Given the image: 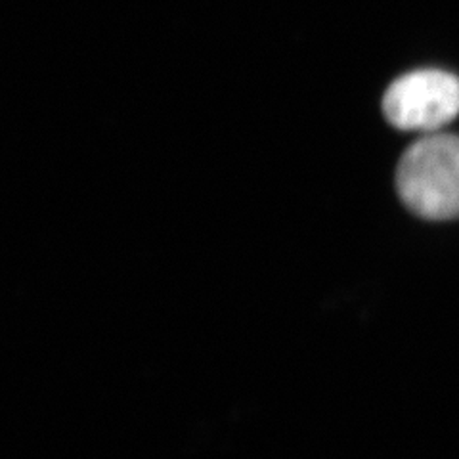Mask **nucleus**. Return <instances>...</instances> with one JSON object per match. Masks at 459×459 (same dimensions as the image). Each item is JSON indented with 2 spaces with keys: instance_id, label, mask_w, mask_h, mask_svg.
<instances>
[{
  "instance_id": "obj_1",
  "label": "nucleus",
  "mask_w": 459,
  "mask_h": 459,
  "mask_svg": "<svg viewBox=\"0 0 459 459\" xmlns=\"http://www.w3.org/2000/svg\"><path fill=\"white\" fill-rule=\"evenodd\" d=\"M396 190L423 219L459 217V136L433 133L411 143L396 169Z\"/></svg>"
},
{
  "instance_id": "obj_2",
  "label": "nucleus",
  "mask_w": 459,
  "mask_h": 459,
  "mask_svg": "<svg viewBox=\"0 0 459 459\" xmlns=\"http://www.w3.org/2000/svg\"><path fill=\"white\" fill-rule=\"evenodd\" d=\"M383 113L400 131L433 134L459 115V79L440 69L411 71L386 89Z\"/></svg>"
}]
</instances>
